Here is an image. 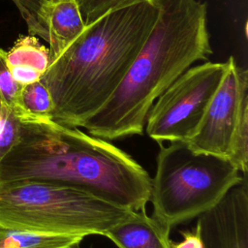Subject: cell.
Wrapping results in <instances>:
<instances>
[{"label":"cell","mask_w":248,"mask_h":248,"mask_svg":"<svg viewBox=\"0 0 248 248\" xmlns=\"http://www.w3.org/2000/svg\"><path fill=\"white\" fill-rule=\"evenodd\" d=\"M52 1H56V0H52Z\"/></svg>","instance_id":"ffe728a7"},{"label":"cell","mask_w":248,"mask_h":248,"mask_svg":"<svg viewBox=\"0 0 248 248\" xmlns=\"http://www.w3.org/2000/svg\"><path fill=\"white\" fill-rule=\"evenodd\" d=\"M46 24L50 60L62 52L85 28L77 0H49Z\"/></svg>","instance_id":"9c48e42d"},{"label":"cell","mask_w":248,"mask_h":248,"mask_svg":"<svg viewBox=\"0 0 248 248\" xmlns=\"http://www.w3.org/2000/svg\"><path fill=\"white\" fill-rule=\"evenodd\" d=\"M34 180L75 187L133 211H145L151 177L108 140L51 118L22 122L18 141L0 161V182Z\"/></svg>","instance_id":"6da1fadb"},{"label":"cell","mask_w":248,"mask_h":248,"mask_svg":"<svg viewBox=\"0 0 248 248\" xmlns=\"http://www.w3.org/2000/svg\"><path fill=\"white\" fill-rule=\"evenodd\" d=\"M125 1L126 0H77L85 25Z\"/></svg>","instance_id":"2e32d148"},{"label":"cell","mask_w":248,"mask_h":248,"mask_svg":"<svg viewBox=\"0 0 248 248\" xmlns=\"http://www.w3.org/2000/svg\"><path fill=\"white\" fill-rule=\"evenodd\" d=\"M228 62H204L190 67L154 102L144 130L159 144L186 141L197 130Z\"/></svg>","instance_id":"8992f818"},{"label":"cell","mask_w":248,"mask_h":248,"mask_svg":"<svg viewBox=\"0 0 248 248\" xmlns=\"http://www.w3.org/2000/svg\"><path fill=\"white\" fill-rule=\"evenodd\" d=\"M20 104L29 120L33 122L40 119L51 118L53 102L47 87L41 81L22 86L20 93Z\"/></svg>","instance_id":"7c38bea8"},{"label":"cell","mask_w":248,"mask_h":248,"mask_svg":"<svg viewBox=\"0 0 248 248\" xmlns=\"http://www.w3.org/2000/svg\"><path fill=\"white\" fill-rule=\"evenodd\" d=\"M70 248H81V247H80V243L75 244V245H73V246H72V247H70Z\"/></svg>","instance_id":"d6986e66"},{"label":"cell","mask_w":248,"mask_h":248,"mask_svg":"<svg viewBox=\"0 0 248 248\" xmlns=\"http://www.w3.org/2000/svg\"><path fill=\"white\" fill-rule=\"evenodd\" d=\"M157 16L154 0H126L86 24L50 60L41 81L51 95L55 122L82 127L121 83Z\"/></svg>","instance_id":"7a4b0ae2"},{"label":"cell","mask_w":248,"mask_h":248,"mask_svg":"<svg viewBox=\"0 0 248 248\" xmlns=\"http://www.w3.org/2000/svg\"><path fill=\"white\" fill-rule=\"evenodd\" d=\"M179 233L182 239L178 242L170 239V248H205L197 226H195L193 230L179 231Z\"/></svg>","instance_id":"e0dca14e"},{"label":"cell","mask_w":248,"mask_h":248,"mask_svg":"<svg viewBox=\"0 0 248 248\" xmlns=\"http://www.w3.org/2000/svg\"><path fill=\"white\" fill-rule=\"evenodd\" d=\"M245 177L230 160L196 152L185 141L160 143L151 178V216L171 231L214 207Z\"/></svg>","instance_id":"5b68a950"},{"label":"cell","mask_w":248,"mask_h":248,"mask_svg":"<svg viewBox=\"0 0 248 248\" xmlns=\"http://www.w3.org/2000/svg\"><path fill=\"white\" fill-rule=\"evenodd\" d=\"M10 68L13 78L20 86H25L39 81L43 77V74L41 72L29 66L18 65Z\"/></svg>","instance_id":"ac0fdd59"},{"label":"cell","mask_w":248,"mask_h":248,"mask_svg":"<svg viewBox=\"0 0 248 248\" xmlns=\"http://www.w3.org/2000/svg\"><path fill=\"white\" fill-rule=\"evenodd\" d=\"M7 59L10 67L29 66L44 75L50 62L49 48L42 45L36 36H21L7 51Z\"/></svg>","instance_id":"8fae6325"},{"label":"cell","mask_w":248,"mask_h":248,"mask_svg":"<svg viewBox=\"0 0 248 248\" xmlns=\"http://www.w3.org/2000/svg\"><path fill=\"white\" fill-rule=\"evenodd\" d=\"M21 89L22 86L12 76L7 51L0 48V99L18 116L21 122H27L29 120L28 114L20 104Z\"/></svg>","instance_id":"4fadbf2b"},{"label":"cell","mask_w":248,"mask_h":248,"mask_svg":"<svg viewBox=\"0 0 248 248\" xmlns=\"http://www.w3.org/2000/svg\"><path fill=\"white\" fill-rule=\"evenodd\" d=\"M211 97L199 126L185 142L196 152L229 160L232 142L240 121L248 116V71L233 56Z\"/></svg>","instance_id":"52a82bcc"},{"label":"cell","mask_w":248,"mask_h":248,"mask_svg":"<svg viewBox=\"0 0 248 248\" xmlns=\"http://www.w3.org/2000/svg\"><path fill=\"white\" fill-rule=\"evenodd\" d=\"M170 230L145 211H133L104 236L118 248H170Z\"/></svg>","instance_id":"ba28073f"},{"label":"cell","mask_w":248,"mask_h":248,"mask_svg":"<svg viewBox=\"0 0 248 248\" xmlns=\"http://www.w3.org/2000/svg\"><path fill=\"white\" fill-rule=\"evenodd\" d=\"M154 1L158 16L145 43L112 95L82 125L92 136L113 140L142 135L157 98L213 53L205 2Z\"/></svg>","instance_id":"3957f363"},{"label":"cell","mask_w":248,"mask_h":248,"mask_svg":"<svg viewBox=\"0 0 248 248\" xmlns=\"http://www.w3.org/2000/svg\"><path fill=\"white\" fill-rule=\"evenodd\" d=\"M27 24L30 35L48 42L46 13L49 0H12Z\"/></svg>","instance_id":"5bb4252c"},{"label":"cell","mask_w":248,"mask_h":248,"mask_svg":"<svg viewBox=\"0 0 248 248\" xmlns=\"http://www.w3.org/2000/svg\"><path fill=\"white\" fill-rule=\"evenodd\" d=\"M84 236L35 232L0 225V248H70Z\"/></svg>","instance_id":"30bf717a"},{"label":"cell","mask_w":248,"mask_h":248,"mask_svg":"<svg viewBox=\"0 0 248 248\" xmlns=\"http://www.w3.org/2000/svg\"><path fill=\"white\" fill-rule=\"evenodd\" d=\"M133 210L57 183L0 182V225L35 232L105 235Z\"/></svg>","instance_id":"277c9868"},{"label":"cell","mask_w":248,"mask_h":248,"mask_svg":"<svg viewBox=\"0 0 248 248\" xmlns=\"http://www.w3.org/2000/svg\"><path fill=\"white\" fill-rule=\"evenodd\" d=\"M22 122L0 99V161L20 138Z\"/></svg>","instance_id":"9a60e30c"}]
</instances>
